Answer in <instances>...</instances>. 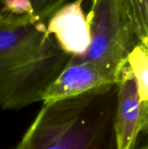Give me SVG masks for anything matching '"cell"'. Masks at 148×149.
Instances as JSON below:
<instances>
[{"instance_id":"cell-6","label":"cell","mask_w":148,"mask_h":149,"mask_svg":"<svg viewBox=\"0 0 148 149\" xmlns=\"http://www.w3.org/2000/svg\"><path fill=\"white\" fill-rule=\"evenodd\" d=\"M115 84L117 83L92 63L71 58L67 66L46 91L42 102L51 103Z\"/></svg>"},{"instance_id":"cell-10","label":"cell","mask_w":148,"mask_h":149,"mask_svg":"<svg viewBox=\"0 0 148 149\" xmlns=\"http://www.w3.org/2000/svg\"><path fill=\"white\" fill-rule=\"evenodd\" d=\"M146 134H147V133H146ZM134 149H148V139L147 141H145V142L142 143V144H141L140 140L139 139V141H138V142H137V144H136Z\"/></svg>"},{"instance_id":"cell-7","label":"cell","mask_w":148,"mask_h":149,"mask_svg":"<svg viewBox=\"0 0 148 149\" xmlns=\"http://www.w3.org/2000/svg\"><path fill=\"white\" fill-rule=\"evenodd\" d=\"M127 64L135 78L139 96L145 110L146 127L148 120V51L141 44L136 43L128 55Z\"/></svg>"},{"instance_id":"cell-9","label":"cell","mask_w":148,"mask_h":149,"mask_svg":"<svg viewBox=\"0 0 148 149\" xmlns=\"http://www.w3.org/2000/svg\"><path fill=\"white\" fill-rule=\"evenodd\" d=\"M33 16L39 21L47 23L50 17L69 0H29Z\"/></svg>"},{"instance_id":"cell-3","label":"cell","mask_w":148,"mask_h":149,"mask_svg":"<svg viewBox=\"0 0 148 149\" xmlns=\"http://www.w3.org/2000/svg\"><path fill=\"white\" fill-rule=\"evenodd\" d=\"M50 35L46 23L31 15L0 10V90L25 64L44 50Z\"/></svg>"},{"instance_id":"cell-4","label":"cell","mask_w":148,"mask_h":149,"mask_svg":"<svg viewBox=\"0 0 148 149\" xmlns=\"http://www.w3.org/2000/svg\"><path fill=\"white\" fill-rule=\"evenodd\" d=\"M115 114L117 149H134L145 127V110L133 73L126 63L118 83Z\"/></svg>"},{"instance_id":"cell-5","label":"cell","mask_w":148,"mask_h":149,"mask_svg":"<svg viewBox=\"0 0 148 149\" xmlns=\"http://www.w3.org/2000/svg\"><path fill=\"white\" fill-rule=\"evenodd\" d=\"M85 0L68 2L47 21V34L53 36L59 47L72 57L85 54L91 45V31L83 10Z\"/></svg>"},{"instance_id":"cell-2","label":"cell","mask_w":148,"mask_h":149,"mask_svg":"<svg viewBox=\"0 0 148 149\" xmlns=\"http://www.w3.org/2000/svg\"><path fill=\"white\" fill-rule=\"evenodd\" d=\"M87 19L91 45L85 54L72 59L92 63L118 84L137 43L126 0H92Z\"/></svg>"},{"instance_id":"cell-11","label":"cell","mask_w":148,"mask_h":149,"mask_svg":"<svg viewBox=\"0 0 148 149\" xmlns=\"http://www.w3.org/2000/svg\"><path fill=\"white\" fill-rule=\"evenodd\" d=\"M3 3H4V0H0V10H1V8L3 7Z\"/></svg>"},{"instance_id":"cell-1","label":"cell","mask_w":148,"mask_h":149,"mask_svg":"<svg viewBox=\"0 0 148 149\" xmlns=\"http://www.w3.org/2000/svg\"><path fill=\"white\" fill-rule=\"evenodd\" d=\"M118 84L43 106L16 149H117Z\"/></svg>"},{"instance_id":"cell-12","label":"cell","mask_w":148,"mask_h":149,"mask_svg":"<svg viewBox=\"0 0 148 149\" xmlns=\"http://www.w3.org/2000/svg\"><path fill=\"white\" fill-rule=\"evenodd\" d=\"M12 149H16V148H12Z\"/></svg>"},{"instance_id":"cell-8","label":"cell","mask_w":148,"mask_h":149,"mask_svg":"<svg viewBox=\"0 0 148 149\" xmlns=\"http://www.w3.org/2000/svg\"><path fill=\"white\" fill-rule=\"evenodd\" d=\"M126 3L136 41L148 51V0H126Z\"/></svg>"}]
</instances>
